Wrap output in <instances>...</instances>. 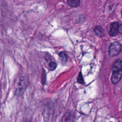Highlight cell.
<instances>
[{
  "label": "cell",
  "instance_id": "obj_1",
  "mask_svg": "<svg viewBox=\"0 0 122 122\" xmlns=\"http://www.w3.org/2000/svg\"><path fill=\"white\" fill-rule=\"evenodd\" d=\"M27 87V80L24 76H20L17 80L15 86V94L18 96L23 94Z\"/></svg>",
  "mask_w": 122,
  "mask_h": 122
},
{
  "label": "cell",
  "instance_id": "obj_2",
  "mask_svg": "<svg viewBox=\"0 0 122 122\" xmlns=\"http://www.w3.org/2000/svg\"><path fill=\"white\" fill-rule=\"evenodd\" d=\"M122 49L121 44L118 42H114L112 43L109 48V54L112 57H114L121 52Z\"/></svg>",
  "mask_w": 122,
  "mask_h": 122
},
{
  "label": "cell",
  "instance_id": "obj_3",
  "mask_svg": "<svg viewBox=\"0 0 122 122\" xmlns=\"http://www.w3.org/2000/svg\"><path fill=\"white\" fill-rule=\"evenodd\" d=\"M111 77L112 82L114 84H117L121 80L122 76V70L112 71Z\"/></svg>",
  "mask_w": 122,
  "mask_h": 122
},
{
  "label": "cell",
  "instance_id": "obj_4",
  "mask_svg": "<svg viewBox=\"0 0 122 122\" xmlns=\"http://www.w3.org/2000/svg\"><path fill=\"white\" fill-rule=\"evenodd\" d=\"M119 24L117 22H114L111 23L110 28L109 34L111 36H116L119 32Z\"/></svg>",
  "mask_w": 122,
  "mask_h": 122
},
{
  "label": "cell",
  "instance_id": "obj_5",
  "mask_svg": "<svg viewBox=\"0 0 122 122\" xmlns=\"http://www.w3.org/2000/svg\"><path fill=\"white\" fill-rule=\"evenodd\" d=\"M121 70H122V61L120 59L116 60L113 63L112 66V71H113Z\"/></svg>",
  "mask_w": 122,
  "mask_h": 122
},
{
  "label": "cell",
  "instance_id": "obj_6",
  "mask_svg": "<svg viewBox=\"0 0 122 122\" xmlns=\"http://www.w3.org/2000/svg\"><path fill=\"white\" fill-rule=\"evenodd\" d=\"M94 32L99 37H102L104 35L103 30L100 26H96L94 29Z\"/></svg>",
  "mask_w": 122,
  "mask_h": 122
},
{
  "label": "cell",
  "instance_id": "obj_7",
  "mask_svg": "<svg viewBox=\"0 0 122 122\" xmlns=\"http://www.w3.org/2000/svg\"><path fill=\"white\" fill-rule=\"evenodd\" d=\"M67 2L71 7H76L80 4V0H68Z\"/></svg>",
  "mask_w": 122,
  "mask_h": 122
},
{
  "label": "cell",
  "instance_id": "obj_8",
  "mask_svg": "<svg viewBox=\"0 0 122 122\" xmlns=\"http://www.w3.org/2000/svg\"><path fill=\"white\" fill-rule=\"evenodd\" d=\"M59 57L62 61L65 62L67 61V56L64 52H61L59 53Z\"/></svg>",
  "mask_w": 122,
  "mask_h": 122
},
{
  "label": "cell",
  "instance_id": "obj_9",
  "mask_svg": "<svg viewBox=\"0 0 122 122\" xmlns=\"http://www.w3.org/2000/svg\"><path fill=\"white\" fill-rule=\"evenodd\" d=\"M56 64L53 61L51 62L49 64V69L50 70H53L56 68Z\"/></svg>",
  "mask_w": 122,
  "mask_h": 122
},
{
  "label": "cell",
  "instance_id": "obj_10",
  "mask_svg": "<svg viewBox=\"0 0 122 122\" xmlns=\"http://www.w3.org/2000/svg\"><path fill=\"white\" fill-rule=\"evenodd\" d=\"M77 81L78 82H79L81 84H83L84 83V81H83V79L81 73L80 72L78 75V79H77Z\"/></svg>",
  "mask_w": 122,
  "mask_h": 122
},
{
  "label": "cell",
  "instance_id": "obj_11",
  "mask_svg": "<svg viewBox=\"0 0 122 122\" xmlns=\"http://www.w3.org/2000/svg\"><path fill=\"white\" fill-rule=\"evenodd\" d=\"M119 32L122 34V24L119 26Z\"/></svg>",
  "mask_w": 122,
  "mask_h": 122
},
{
  "label": "cell",
  "instance_id": "obj_12",
  "mask_svg": "<svg viewBox=\"0 0 122 122\" xmlns=\"http://www.w3.org/2000/svg\"></svg>",
  "mask_w": 122,
  "mask_h": 122
}]
</instances>
